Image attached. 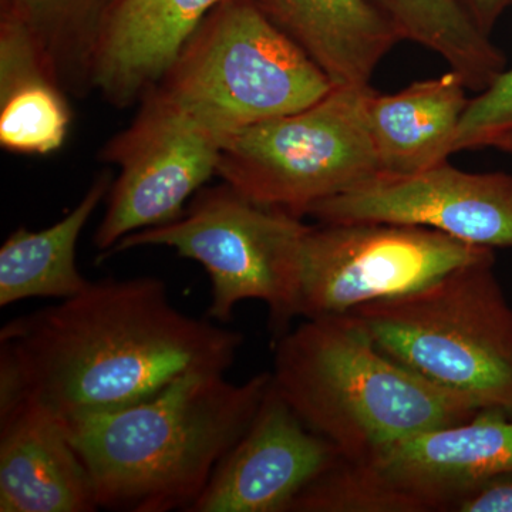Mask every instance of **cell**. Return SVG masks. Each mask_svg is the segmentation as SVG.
Segmentation results:
<instances>
[{
	"mask_svg": "<svg viewBox=\"0 0 512 512\" xmlns=\"http://www.w3.org/2000/svg\"><path fill=\"white\" fill-rule=\"evenodd\" d=\"M244 340L180 311L154 276L90 282L0 330V409L29 397L64 424L116 412L187 373H227Z\"/></svg>",
	"mask_w": 512,
	"mask_h": 512,
	"instance_id": "6da1fadb",
	"label": "cell"
},
{
	"mask_svg": "<svg viewBox=\"0 0 512 512\" xmlns=\"http://www.w3.org/2000/svg\"><path fill=\"white\" fill-rule=\"evenodd\" d=\"M271 383V372L241 384L222 372H190L144 402L67 423L99 508L190 512Z\"/></svg>",
	"mask_w": 512,
	"mask_h": 512,
	"instance_id": "7a4b0ae2",
	"label": "cell"
},
{
	"mask_svg": "<svg viewBox=\"0 0 512 512\" xmlns=\"http://www.w3.org/2000/svg\"><path fill=\"white\" fill-rule=\"evenodd\" d=\"M271 375L299 419L356 464L485 409L384 355L350 313L288 330L276 340Z\"/></svg>",
	"mask_w": 512,
	"mask_h": 512,
	"instance_id": "3957f363",
	"label": "cell"
},
{
	"mask_svg": "<svg viewBox=\"0 0 512 512\" xmlns=\"http://www.w3.org/2000/svg\"><path fill=\"white\" fill-rule=\"evenodd\" d=\"M495 256L349 312L394 362L483 407L512 409V306Z\"/></svg>",
	"mask_w": 512,
	"mask_h": 512,
	"instance_id": "277c9868",
	"label": "cell"
},
{
	"mask_svg": "<svg viewBox=\"0 0 512 512\" xmlns=\"http://www.w3.org/2000/svg\"><path fill=\"white\" fill-rule=\"evenodd\" d=\"M333 87L322 67L248 0H222L156 89L228 140L306 109Z\"/></svg>",
	"mask_w": 512,
	"mask_h": 512,
	"instance_id": "5b68a950",
	"label": "cell"
},
{
	"mask_svg": "<svg viewBox=\"0 0 512 512\" xmlns=\"http://www.w3.org/2000/svg\"><path fill=\"white\" fill-rule=\"evenodd\" d=\"M309 225L278 208L249 200L224 183L204 188L178 220L141 229L109 254L167 247L204 266L211 281L208 316L227 323L244 301L264 302L278 340L296 318L299 261Z\"/></svg>",
	"mask_w": 512,
	"mask_h": 512,
	"instance_id": "8992f818",
	"label": "cell"
},
{
	"mask_svg": "<svg viewBox=\"0 0 512 512\" xmlns=\"http://www.w3.org/2000/svg\"><path fill=\"white\" fill-rule=\"evenodd\" d=\"M372 86H335L295 113L228 138L217 174L249 200L303 218L318 202L380 174L367 99Z\"/></svg>",
	"mask_w": 512,
	"mask_h": 512,
	"instance_id": "52a82bcc",
	"label": "cell"
},
{
	"mask_svg": "<svg viewBox=\"0 0 512 512\" xmlns=\"http://www.w3.org/2000/svg\"><path fill=\"white\" fill-rule=\"evenodd\" d=\"M490 256L495 249L416 225H309L299 261L296 318L346 315Z\"/></svg>",
	"mask_w": 512,
	"mask_h": 512,
	"instance_id": "ba28073f",
	"label": "cell"
},
{
	"mask_svg": "<svg viewBox=\"0 0 512 512\" xmlns=\"http://www.w3.org/2000/svg\"><path fill=\"white\" fill-rule=\"evenodd\" d=\"M140 103L136 119L101 151L120 168L93 239L103 256L133 232L178 220L217 174L227 143L156 87Z\"/></svg>",
	"mask_w": 512,
	"mask_h": 512,
	"instance_id": "9c48e42d",
	"label": "cell"
},
{
	"mask_svg": "<svg viewBox=\"0 0 512 512\" xmlns=\"http://www.w3.org/2000/svg\"><path fill=\"white\" fill-rule=\"evenodd\" d=\"M512 471V409L485 407L423 431L367 464L346 460L343 494L356 512H446L458 494Z\"/></svg>",
	"mask_w": 512,
	"mask_h": 512,
	"instance_id": "30bf717a",
	"label": "cell"
},
{
	"mask_svg": "<svg viewBox=\"0 0 512 512\" xmlns=\"http://www.w3.org/2000/svg\"><path fill=\"white\" fill-rule=\"evenodd\" d=\"M306 217L416 225L478 247L512 248V175L468 173L448 161L416 174H377L313 205Z\"/></svg>",
	"mask_w": 512,
	"mask_h": 512,
	"instance_id": "8fae6325",
	"label": "cell"
},
{
	"mask_svg": "<svg viewBox=\"0 0 512 512\" xmlns=\"http://www.w3.org/2000/svg\"><path fill=\"white\" fill-rule=\"evenodd\" d=\"M340 458L271 383L247 433L222 458L190 512H289L303 488Z\"/></svg>",
	"mask_w": 512,
	"mask_h": 512,
	"instance_id": "7c38bea8",
	"label": "cell"
},
{
	"mask_svg": "<svg viewBox=\"0 0 512 512\" xmlns=\"http://www.w3.org/2000/svg\"><path fill=\"white\" fill-rule=\"evenodd\" d=\"M221 2L114 0L94 47L93 90L116 109L143 100Z\"/></svg>",
	"mask_w": 512,
	"mask_h": 512,
	"instance_id": "4fadbf2b",
	"label": "cell"
},
{
	"mask_svg": "<svg viewBox=\"0 0 512 512\" xmlns=\"http://www.w3.org/2000/svg\"><path fill=\"white\" fill-rule=\"evenodd\" d=\"M96 510L92 477L66 424L29 397L0 409V511Z\"/></svg>",
	"mask_w": 512,
	"mask_h": 512,
	"instance_id": "5bb4252c",
	"label": "cell"
},
{
	"mask_svg": "<svg viewBox=\"0 0 512 512\" xmlns=\"http://www.w3.org/2000/svg\"><path fill=\"white\" fill-rule=\"evenodd\" d=\"M301 46L335 86H367L402 40L369 0H248Z\"/></svg>",
	"mask_w": 512,
	"mask_h": 512,
	"instance_id": "9a60e30c",
	"label": "cell"
},
{
	"mask_svg": "<svg viewBox=\"0 0 512 512\" xmlns=\"http://www.w3.org/2000/svg\"><path fill=\"white\" fill-rule=\"evenodd\" d=\"M456 70L367 99V120L380 174L409 175L446 163L471 99Z\"/></svg>",
	"mask_w": 512,
	"mask_h": 512,
	"instance_id": "2e32d148",
	"label": "cell"
},
{
	"mask_svg": "<svg viewBox=\"0 0 512 512\" xmlns=\"http://www.w3.org/2000/svg\"><path fill=\"white\" fill-rule=\"evenodd\" d=\"M72 124L67 92L28 26L0 10V146L47 156L63 147Z\"/></svg>",
	"mask_w": 512,
	"mask_h": 512,
	"instance_id": "e0dca14e",
	"label": "cell"
},
{
	"mask_svg": "<svg viewBox=\"0 0 512 512\" xmlns=\"http://www.w3.org/2000/svg\"><path fill=\"white\" fill-rule=\"evenodd\" d=\"M110 175L101 174L66 217L42 231L19 228L0 249V306L29 298H72L87 281L76 264L80 235L94 211L109 197Z\"/></svg>",
	"mask_w": 512,
	"mask_h": 512,
	"instance_id": "ac0fdd59",
	"label": "cell"
},
{
	"mask_svg": "<svg viewBox=\"0 0 512 512\" xmlns=\"http://www.w3.org/2000/svg\"><path fill=\"white\" fill-rule=\"evenodd\" d=\"M402 40L426 47L461 74L468 90L484 92L507 70L503 50L478 29L458 0H369Z\"/></svg>",
	"mask_w": 512,
	"mask_h": 512,
	"instance_id": "d6986e66",
	"label": "cell"
},
{
	"mask_svg": "<svg viewBox=\"0 0 512 512\" xmlns=\"http://www.w3.org/2000/svg\"><path fill=\"white\" fill-rule=\"evenodd\" d=\"M114 0H2L36 37L50 70L67 94L93 90L94 47Z\"/></svg>",
	"mask_w": 512,
	"mask_h": 512,
	"instance_id": "ffe728a7",
	"label": "cell"
},
{
	"mask_svg": "<svg viewBox=\"0 0 512 512\" xmlns=\"http://www.w3.org/2000/svg\"><path fill=\"white\" fill-rule=\"evenodd\" d=\"M512 131V67L484 92L470 100L458 127L454 154L491 147L498 137Z\"/></svg>",
	"mask_w": 512,
	"mask_h": 512,
	"instance_id": "44dd1931",
	"label": "cell"
},
{
	"mask_svg": "<svg viewBox=\"0 0 512 512\" xmlns=\"http://www.w3.org/2000/svg\"><path fill=\"white\" fill-rule=\"evenodd\" d=\"M446 512H512V471L467 488L450 501Z\"/></svg>",
	"mask_w": 512,
	"mask_h": 512,
	"instance_id": "7402d4cb",
	"label": "cell"
},
{
	"mask_svg": "<svg viewBox=\"0 0 512 512\" xmlns=\"http://www.w3.org/2000/svg\"><path fill=\"white\" fill-rule=\"evenodd\" d=\"M478 29L490 36L498 20L512 8V0H458Z\"/></svg>",
	"mask_w": 512,
	"mask_h": 512,
	"instance_id": "603a6c76",
	"label": "cell"
},
{
	"mask_svg": "<svg viewBox=\"0 0 512 512\" xmlns=\"http://www.w3.org/2000/svg\"><path fill=\"white\" fill-rule=\"evenodd\" d=\"M491 148H497V150L503 151V153L512 154V131L504 134V136L498 137L497 140L491 144Z\"/></svg>",
	"mask_w": 512,
	"mask_h": 512,
	"instance_id": "cb8c5ba5",
	"label": "cell"
}]
</instances>
